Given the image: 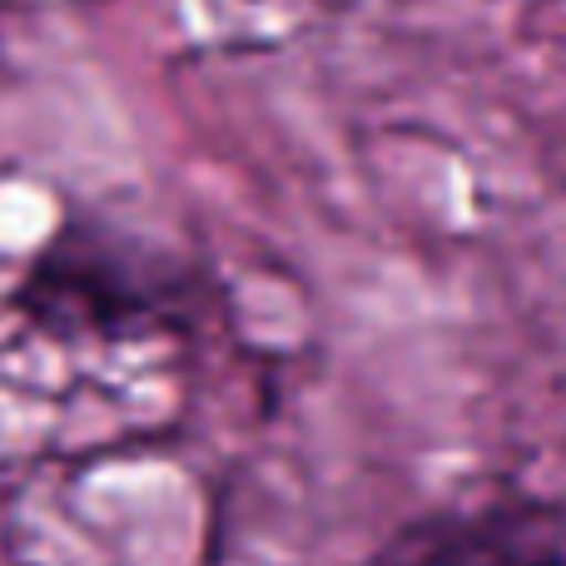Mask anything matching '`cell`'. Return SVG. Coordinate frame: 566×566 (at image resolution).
Instances as JSON below:
<instances>
[{"label":"cell","mask_w":566,"mask_h":566,"mask_svg":"<svg viewBox=\"0 0 566 566\" xmlns=\"http://www.w3.org/2000/svg\"><path fill=\"white\" fill-rule=\"evenodd\" d=\"M30 313L50 328L145 338L185 333L205 303V279L169 254L99 229H65L30 274Z\"/></svg>","instance_id":"6da1fadb"},{"label":"cell","mask_w":566,"mask_h":566,"mask_svg":"<svg viewBox=\"0 0 566 566\" xmlns=\"http://www.w3.org/2000/svg\"><path fill=\"white\" fill-rule=\"evenodd\" d=\"M358 566H566V507L527 492L398 522Z\"/></svg>","instance_id":"7a4b0ae2"}]
</instances>
